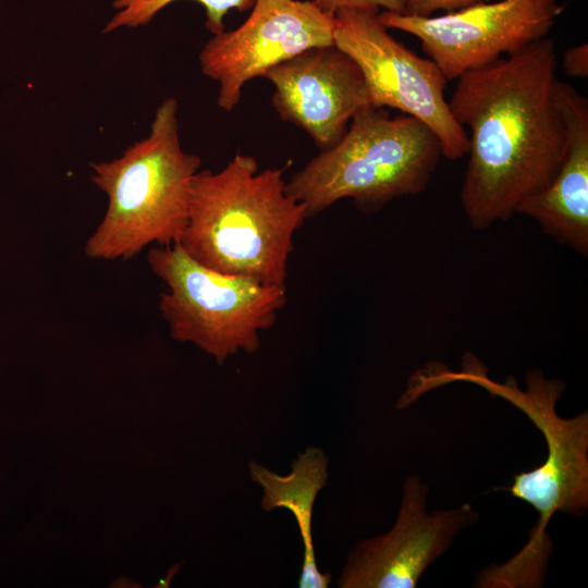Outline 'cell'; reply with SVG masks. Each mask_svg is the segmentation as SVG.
<instances>
[{"mask_svg":"<svg viewBox=\"0 0 588 588\" xmlns=\"http://www.w3.org/2000/svg\"><path fill=\"white\" fill-rule=\"evenodd\" d=\"M456 381L480 385L520 409L543 436L547 456L541 465L514 476L502 488L530 504L538 512L529 539L523 549L503 565L497 566L499 579L509 587H537L546 575L552 551L547 527L555 512L584 516L588 509V413L572 418L560 417L556 403L565 383L547 379L538 368L526 375V390L514 377L495 382L474 356L463 360L454 375Z\"/></svg>","mask_w":588,"mask_h":588,"instance_id":"277c9868","label":"cell"},{"mask_svg":"<svg viewBox=\"0 0 588 588\" xmlns=\"http://www.w3.org/2000/svg\"><path fill=\"white\" fill-rule=\"evenodd\" d=\"M556 65L555 44L544 37L457 77L448 102L470 131L460 198L473 229L510 219L555 175L566 146Z\"/></svg>","mask_w":588,"mask_h":588,"instance_id":"6da1fadb","label":"cell"},{"mask_svg":"<svg viewBox=\"0 0 588 588\" xmlns=\"http://www.w3.org/2000/svg\"><path fill=\"white\" fill-rule=\"evenodd\" d=\"M562 65L571 77L584 78L588 76V46L580 44L567 48L562 57Z\"/></svg>","mask_w":588,"mask_h":588,"instance_id":"e0dca14e","label":"cell"},{"mask_svg":"<svg viewBox=\"0 0 588 588\" xmlns=\"http://www.w3.org/2000/svg\"><path fill=\"white\" fill-rule=\"evenodd\" d=\"M307 218L282 169L260 170L253 156L236 154L221 170L194 177L179 244L213 270L285 286L294 235Z\"/></svg>","mask_w":588,"mask_h":588,"instance_id":"7a4b0ae2","label":"cell"},{"mask_svg":"<svg viewBox=\"0 0 588 588\" xmlns=\"http://www.w3.org/2000/svg\"><path fill=\"white\" fill-rule=\"evenodd\" d=\"M176 0H115L114 13L103 33L121 28H136L148 24L158 12ZM206 12V27L215 35L224 30V17L230 10L240 12L252 9L256 0H194Z\"/></svg>","mask_w":588,"mask_h":588,"instance_id":"5bb4252c","label":"cell"},{"mask_svg":"<svg viewBox=\"0 0 588 588\" xmlns=\"http://www.w3.org/2000/svg\"><path fill=\"white\" fill-rule=\"evenodd\" d=\"M486 0H406L405 14L432 16L434 12H451Z\"/></svg>","mask_w":588,"mask_h":588,"instance_id":"2e32d148","label":"cell"},{"mask_svg":"<svg viewBox=\"0 0 588 588\" xmlns=\"http://www.w3.org/2000/svg\"><path fill=\"white\" fill-rule=\"evenodd\" d=\"M248 473L252 481L262 490L261 509L266 512L287 510L296 520L303 542L298 587H329L331 574L318 568L313 539L314 505L329 478V460L323 450L308 446L298 454L286 475L277 474L254 461L248 463Z\"/></svg>","mask_w":588,"mask_h":588,"instance_id":"4fadbf2b","label":"cell"},{"mask_svg":"<svg viewBox=\"0 0 588 588\" xmlns=\"http://www.w3.org/2000/svg\"><path fill=\"white\" fill-rule=\"evenodd\" d=\"M378 8H343L334 14V46L359 68L376 108L418 119L439 138L442 156L467 155L468 137L444 97L448 79L431 60L397 41L379 20Z\"/></svg>","mask_w":588,"mask_h":588,"instance_id":"52a82bcc","label":"cell"},{"mask_svg":"<svg viewBox=\"0 0 588 588\" xmlns=\"http://www.w3.org/2000/svg\"><path fill=\"white\" fill-rule=\"evenodd\" d=\"M428 492L418 475L406 477L394 525L355 543L336 581L339 588H414L455 537L478 520V512L468 503L428 512Z\"/></svg>","mask_w":588,"mask_h":588,"instance_id":"30bf717a","label":"cell"},{"mask_svg":"<svg viewBox=\"0 0 588 588\" xmlns=\"http://www.w3.org/2000/svg\"><path fill=\"white\" fill-rule=\"evenodd\" d=\"M563 7L559 0L477 2L437 16L379 12L387 28L412 34L448 81L548 37Z\"/></svg>","mask_w":588,"mask_h":588,"instance_id":"ba28073f","label":"cell"},{"mask_svg":"<svg viewBox=\"0 0 588 588\" xmlns=\"http://www.w3.org/2000/svg\"><path fill=\"white\" fill-rule=\"evenodd\" d=\"M566 127L561 164L550 183L524 199L516 213L534 219L556 242L588 253V101L572 85L556 81Z\"/></svg>","mask_w":588,"mask_h":588,"instance_id":"7c38bea8","label":"cell"},{"mask_svg":"<svg viewBox=\"0 0 588 588\" xmlns=\"http://www.w3.org/2000/svg\"><path fill=\"white\" fill-rule=\"evenodd\" d=\"M315 4L324 13L334 15L343 8L369 7L383 8L384 11L405 13L406 0H313Z\"/></svg>","mask_w":588,"mask_h":588,"instance_id":"9a60e30c","label":"cell"},{"mask_svg":"<svg viewBox=\"0 0 588 588\" xmlns=\"http://www.w3.org/2000/svg\"><path fill=\"white\" fill-rule=\"evenodd\" d=\"M177 108L176 99L163 100L145 138L115 159L90 163V180L108 204L84 245L88 258L127 260L151 244L180 243L201 160L181 145Z\"/></svg>","mask_w":588,"mask_h":588,"instance_id":"3957f363","label":"cell"},{"mask_svg":"<svg viewBox=\"0 0 588 588\" xmlns=\"http://www.w3.org/2000/svg\"><path fill=\"white\" fill-rule=\"evenodd\" d=\"M152 273L166 285L159 310L170 336L189 342L219 365L238 352L256 353L286 304V286L213 270L175 243L147 254Z\"/></svg>","mask_w":588,"mask_h":588,"instance_id":"8992f818","label":"cell"},{"mask_svg":"<svg viewBox=\"0 0 588 588\" xmlns=\"http://www.w3.org/2000/svg\"><path fill=\"white\" fill-rule=\"evenodd\" d=\"M264 77L274 87L272 103L281 119L304 130L320 150L333 146L355 113L370 105L359 68L334 45L306 50Z\"/></svg>","mask_w":588,"mask_h":588,"instance_id":"8fae6325","label":"cell"},{"mask_svg":"<svg viewBox=\"0 0 588 588\" xmlns=\"http://www.w3.org/2000/svg\"><path fill=\"white\" fill-rule=\"evenodd\" d=\"M441 156L440 140L425 123L369 105L333 146L286 182V192L305 205L308 218L344 198L375 212L394 198L424 192Z\"/></svg>","mask_w":588,"mask_h":588,"instance_id":"5b68a950","label":"cell"},{"mask_svg":"<svg viewBox=\"0 0 588 588\" xmlns=\"http://www.w3.org/2000/svg\"><path fill=\"white\" fill-rule=\"evenodd\" d=\"M334 26V15L313 0H256L237 28L215 34L199 52L203 74L219 84L217 105L233 110L248 81L306 50L333 46Z\"/></svg>","mask_w":588,"mask_h":588,"instance_id":"9c48e42d","label":"cell"}]
</instances>
